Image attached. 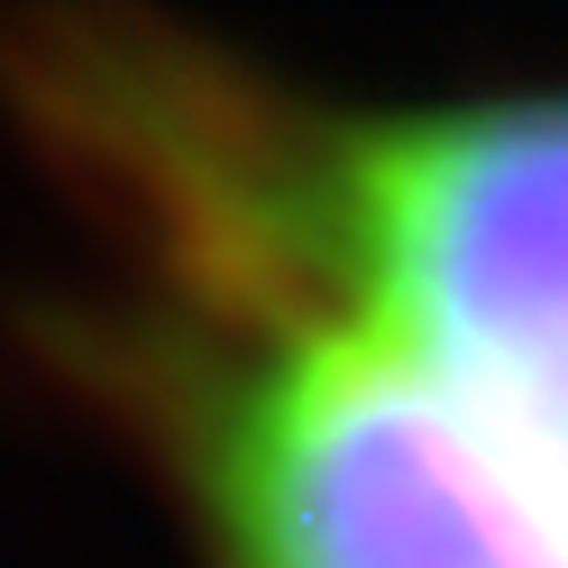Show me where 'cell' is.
<instances>
[{
    "label": "cell",
    "mask_w": 568,
    "mask_h": 568,
    "mask_svg": "<svg viewBox=\"0 0 568 568\" xmlns=\"http://www.w3.org/2000/svg\"><path fill=\"white\" fill-rule=\"evenodd\" d=\"M0 111L83 239L64 367L193 568H568V83L367 101L38 10Z\"/></svg>",
    "instance_id": "cell-1"
}]
</instances>
